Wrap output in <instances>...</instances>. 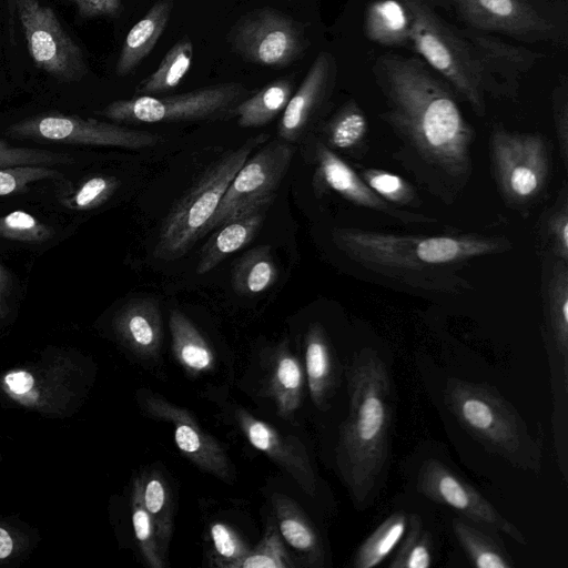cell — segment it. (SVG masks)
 <instances>
[{
	"label": "cell",
	"mask_w": 568,
	"mask_h": 568,
	"mask_svg": "<svg viewBox=\"0 0 568 568\" xmlns=\"http://www.w3.org/2000/svg\"><path fill=\"white\" fill-rule=\"evenodd\" d=\"M479 526L465 517L453 519L454 535L469 562L478 568H511L514 562L505 548Z\"/></svg>",
	"instance_id": "4316f807"
},
{
	"label": "cell",
	"mask_w": 568,
	"mask_h": 568,
	"mask_svg": "<svg viewBox=\"0 0 568 568\" xmlns=\"http://www.w3.org/2000/svg\"><path fill=\"white\" fill-rule=\"evenodd\" d=\"M210 536L216 554V565L220 567L236 568L237 564L250 552L239 536L222 523L211 526Z\"/></svg>",
	"instance_id": "60d3db41"
},
{
	"label": "cell",
	"mask_w": 568,
	"mask_h": 568,
	"mask_svg": "<svg viewBox=\"0 0 568 568\" xmlns=\"http://www.w3.org/2000/svg\"><path fill=\"white\" fill-rule=\"evenodd\" d=\"M302 386L303 373L297 358L286 348L277 351L271 371L270 390L282 417H291L298 408Z\"/></svg>",
	"instance_id": "f546056e"
},
{
	"label": "cell",
	"mask_w": 568,
	"mask_h": 568,
	"mask_svg": "<svg viewBox=\"0 0 568 568\" xmlns=\"http://www.w3.org/2000/svg\"><path fill=\"white\" fill-rule=\"evenodd\" d=\"M272 504L284 540L313 567H322L325 560L323 541L306 515L292 499L273 494Z\"/></svg>",
	"instance_id": "7402d4cb"
},
{
	"label": "cell",
	"mask_w": 568,
	"mask_h": 568,
	"mask_svg": "<svg viewBox=\"0 0 568 568\" xmlns=\"http://www.w3.org/2000/svg\"><path fill=\"white\" fill-rule=\"evenodd\" d=\"M292 158L293 148L277 140L248 156L230 183L205 234L253 205L273 201Z\"/></svg>",
	"instance_id": "4fadbf2b"
},
{
	"label": "cell",
	"mask_w": 568,
	"mask_h": 568,
	"mask_svg": "<svg viewBox=\"0 0 568 568\" xmlns=\"http://www.w3.org/2000/svg\"><path fill=\"white\" fill-rule=\"evenodd\" d=\"M229 43L242 60L275 69L296 62L310 47L304 27L271 7L240 18L229 33Z\"/></svg>",
	"instance_id": "9c48e42d"
},
{
	"label": "cell",
	"mask_w": 568,
	"mask_h": 568,
	"mask_svg": "<svg viewBox=\"0 0 568 568\" xmlns=\"http://www.w3.org/2000/svg\"><path fill=\"white\" fill-rule=\"evenodd\" d=\"M417 489L426 498L446 505L462 517L508 535L525 545L526 537L504 517L476 488L437 459H427L419 468Z\"/></svg>",
	"instance_id": "5bb4252c"
},
{
	"label": "cell",
	"mask_w": 568,
	"mask_h": 568,
	"mask_svg": "<svg viewBox=\"0 0 568 568\" xmlns=\"http://www.w3.org/2000/svg\"><path fill=\"white\" fill-rule=\"evenodd\" d=\"M471 44L479 62L487 93L515 98L520 78L542 58V54L523 45L510 44L490 33L468 27L460 28Z\"/></svg>",
	"instance_id": "9a60e30c"
},
{
	"label": "cell",
	"mask_w": 568,
	"mask_h": 568,
	"mask_svg": "<svg viewBox=\"0 0 568 568\" xmlns=\"http://www.w3.org/2000/svg\"><path fill=\"white\" fill-rule=\"evenodd\" d=\"M347 390L336 465L355 506L364 508L376 497L388 460L394 410L388 371L374 349L364 348L352 359Z\"/></svg>",
	"instance_id": "7a4b0ae2"
},
{
	"label": "cell",
	"mask_w": 568,
	"mask_h": 568,
	"mask_svg": "<svg viewBox=\"0 0 568 568\" xmlns=\"http://www.w3.org/2000/svg\"><path fill=\"white\" fill-rule=\"evenodd\" d=\"M453 13L465 27L500 33L526 43L566 45L565 0H429Z\"/></svg>",
	"instance_id": "52a82bcc"
},
{
	"label": "cell",
	"mask_w": 568,
	"mask_h": 568,
	"mask_svg": "<svg viewBox=\"0 0 568 568\" xmlns=\"http://www.w3.org/2000/svg\"><path fill=\"white\" fill-rule=\"evenodd\" d=\"M77 7L81 18L115 17L122 10L121 0H68Z\"/></svg>",
	"instance_id": "f6af8a7d"
},
{
	"label": "cell",
	"mask_w": 568,
	"mask_h": 568,
	"mask_svg": "<svg viewBox=\"0 0 568 568\" xmlns=\"http://www.w3.org/2000/svg\"><path fill=\"white\" fill-rule=\"evenodd\" d=\"M173 9V0L156 1L128 32L115 65L120 77L128 75L155 48L166 29Z\"/></svg>",
	"instance_id": "44dd1931"
},
{
	"label": "cell",
	"mask_w": 568,
	"mask_h": 568,
	"mask_svg": "<svg viewBox=\"0 0 568 568\" xmlns=\"http://www.w3.org/2000/svg\"><path fill=\"white\" fill-rule=\"evenodd\" d=\"M193 42L185 36L162 58L159 67L135 88V95H158L175 89L191 69Z\"/></svg>",
	"instance_id": "83f0119b"
},
{
	"label": "cell",
	"mask_w": 568,
	"mask_h": 568,
	"mask_svg": "<svg viewBox=\"0 0 568 568\" xmlns=\"http://www.w3.org/2000/svg\"><path fill=\"white\" fill-rule=\"evenodd\" d=\"M548 316L552 341L562 363L568 356V276L565 265L554 272L548 298Z\"/></svg>",
	"instance_id": "d6a6232c"
},
{
	"label": "cell",
	"mask_w": 568,
	"mask_h": 568,
	"mask_svg": "<svg viewBox=\"0 0 568 568\" xmlns=\"http://www.w3.org/2000/svg\"><path fill=\"white\" fill-rule=\"evenodd\" d=\"M235 417L250 443L288 473L302 490L313 497L316 493V476L304 445L296 437L278 433L244 409H237Z\"/></svg>",
	"instance_id": "e0dca14e"
},
{
	"label": "cell",
	"mask_w": 568,
	"mask_h": 568,
	"mask_svg": "<svg viewBox=\"0 0 568 568\" xmlns=\"http://www.w3.org/2000/svg\"><path fill=\"white\" fill-rule=\"evenodd\" d=\"M143 504L154 523L158 538L164 551L172 534L173 508L168 487L156 474H153L143 484Z\"/></svg>",
	"instance_id": "d590c367"
},
{
	"label": "cell",
	"mask_w": 568,
	"mask_h": 568,
	"mask_svg": "<svg viewBox=\"0 0 568 568\" xmlns=\"http://www.w3.org/2000/svg\"><path fill=\"white\" fill-rule=\"evenodd\" d=\"M142 405L152 416L174 425L175 443L189 459L201 469L230 481L231 465L225 452L187 410L150 392H142Z\"/></svg>",
	"instance_id": "2e32d148"
},
{
	"label": "cell",
	"mask_w": 568,
	"mask_h": 568,
	"mask_svg": "<svg viewBox=\"0 0 568 568\" xmlns=\"http://www.w3.org/2000/svg\"><path fill=\"white\" fill-rule=\"evenodd\" d=\"M53 230L23 211L0 217V236L28 242H42L53 236Z\"/></svg>",
	"instance_id": "ab89813d"
},
{
	"label": "cell",
	"mask_w": 568,
	"mask_h": 568,
	"mask_svg": "<svg viewBox=\"0 0 568 568\" xmlns=\"http://www.w3.org/2000/svg\"><path fill=\"white\" fill-rule=\"evenodd\" d=\"M408 515L397 511L385 518L359 545L353 557L355 568H373L384 561L406 532Z\"/></svg>",
	"instance_id": "1f68e13d"
},
{
	"label": "cell",
	"mask_w": 568,
	"mask_h": 568,
	"mask_svg": "<svg viewBox=\"0 0 568 568\" xmlns=\"http://www.w3.org/2000/svg\"><path fill=\"white\" fill-rule=\"evenodd\" d=\"M277 268L268 245L257 246L240 257L232 271V286L243 295L260 294L277 280Z\"/></svg>",
	"instance_id": "4dcf8cb0"
},
{
	"label": "cell",
	"mask_w": 568,
	"mask_h": 568,
	"mask_svg": "<svg viewBox=\"0 0 568 568\" xmlns=\"http://www.w3.org/2000/svg\"><path fill=\"white\" fill-rule=\"evenodd\" d=\"M285 1H302V0H285Z\"/></svg>",
	"instance_id": "f5cc1de1"
},
{
	"label": "cell",
	"mask_w": 568,
	"mask_h": 568,
	"mask_svg": "<svg viewBox=\"0 0 568 568\" xmlns=\"http://www.w3.org/2000/svg\"><path fill=\"white\" fill-rule=\"evenodd\" d=\"M273 201L253 205L222 223L201 251L197 274H205L248 244L261 229Z\"/></svg>",
	"instance_id": "ffe728a7"
},
{
	"label": "cell",
	"mask_w": 568,
	"mask_h": 568,
	"mask_svg": "<svg viewBox=\"0 0 568 568\" xmlns=\"http://www.w3.org/2000/svg\"><path fill=\"white\" fill-rule=\"evenodd\" d=\"M366 131L365 114L355 103H348L328 123L326 134L334 148L349 149L365 136Z\"/></svg>",
	"instance_id": "8d00e7d4"
},
{
	"label": "cell",
	"mask_w": 568,
	"mask_h": 568,
	"mask_svg": "<svg viewBox=\"0 0 568 568\" xmlns=\"http://www.w3.org/2000/svg\"><path fill=\"white\" fill-rule=\"evenodd\" d=\"M247 97L243 84L226 82L174 95H134L111 102L100 113L131 123L213 121L233 116L236 105Z\"/></svg>",
	"instance_id": "ba28073f"
},
{
	"label": "cell",
	"mask_w": 568,
	"mask_h": 568,
	"mask_svg": "<svg viewBox=\"0 0 568 568\" xmlns=\"http://www.w3.org/2000/svg\"><path fill=\"white\" fill-rule=\"evenodd\" d=\"M412 20L400 0H375L365 14L364 31L372 42L384 47L410 45Z\"/></svg>",
	"instance_id": "cb8c5ba5"
},
{
	"label": "cell",
	"mask_w": 568,
	"mask_h": 568,
	"mask_svg": "<svg viewBox=\"0 0 568 568\" xmlns=\"http://www.w3.org/2000/svg\"><path fill=\"white\" fill-rule=\"evenodd\" d=\"M268 136L261 133L248 138L204 172L166 216L153 252L156 258L172 261L182 257L205 235L206 226L233 178L253 150L263 145Z\"/></svg>",
	"instance_id": "8992f818"
},
{
	"label": "cell",
	"mask_w": 568,
	"mask_h": 568,
	"mask_svg": "<svg viewBox=\"0 0 568 568\" xmlns=\"http://www.w3.org/2000/svg\"><path fill=\"white\" fill-rule=\"evenodd\" d=\"M294 567L275 526L271 523L261 542L237 564L236 568Z\"/></svg>",
	"instance_id": "74e56055"
},
{
	"label": "cell",
	"mask_w": 568,
	"mask_h": 568,
	"mask_svg": "<svg viewBox=\"0 0 568 568\" xmlns=\"http://www.w3.org/2000/svg\"><path fill=\"white\" fill-rule=\"evenodd\" d=\"M7 288V276L2 267L0 266V303L3 298V293Z\"/></svg>",
	"instance_id": "f907efd6"
},
{
	"label": "cell",
	"mask_w": 568,
	"mask_h": 568,
	"mask_svg": "<svg viewBox=\"0 0 568 568\" xmlns=\"http://www.w3.org/2000/svg\"><path fill=\"white\" fill-rule=\"evenodd\" d=\"M549 233L557 253L566 261L568 257V216L566 209L551 217Z\"/></svg>",
	"instance_id": "7dc6e473"
},
{
	"label": "cell",
	"mask_w": 568,
	"mask_h": 568,
	"mask_svg": "<svg viewBox=\"0 0 568 568\" xmlns=\"http://www.w3.org/2000/svg\"><path fill=\"white\" fill-rule=\"evenodd\" d=\"M14 3L18 2V1H32V2H39V0H13Z\"/></svg>",
	"instance_id": "816d5d0a"
},
{
	"label": "cell",
	"mask_w": 568,
	"mask_h": 568,
	"mask_svg": "<svg viewBox=\"0 0 568 568\" xmlns=\"http://www.w3.org/2000/svg\"><path fill=\"white\" fill-rule=\"evenodd\" d=\"M74 162L75 159L67 153L13 146L0 139V169L20 165H69Z\"/></svg>",
	"instance_id": "f35d334b"
},
{
	"label": "cell",
	"mask_w": 568,
	"mask_h": 568,
	"mask_svg": "<svg viewBox=\"0 0 568 568\" xmlns=\"http://www.w3.org/2000/svg\"><path fill=\"white\" fill-rule=\"evenodd\" d=\"M292 94V79L277 78L241 101L234 109L233 115L237 116V124L241 128L265 125L284 111Z\"/></svg>",
	"instance_id": "484cf974"
},
{
	"label": "cell",
	"mask_w": 568,
	"mask_h": 568,
	"mask_svg": "<svg viewBox=\"0 0 568 568\" xmlns=\"http://www.w3.org/2000/svg\"><path fill=\"white\" fill-rule=\"evenodd\" d=\"M336 74L334 57L329 52H321L282 113L277 130L281 140L293 142L302 135L311 119L329 97Z\"/></svg>",
	"instance_id": "ac0fdd59"
},
{
	"label": "cell",
	"mask_w": 568,
	"mask_h": 568,
	"mask_svg": "<svg viewBox=\"0 0 568 568\" xmlns=\"http://www.w3.org/2000/svg\"><path fill=\"white\" fill-rule=\"evenodd\" d=\"M433 562L432 537L417 515L408 516L400 545L389 564L390 568H428Z\"/></svg>",
	"instance_id": "836d02e7"
},
{
	"label": "cell",
	"mask_w": 568,
	"mask_h": 568,
	"mask_svg": "<svg viewBox=\"0 0 568 568\" xmlns=\"http://www.w3.org/2000/svg\"><path fill=\"white\" fill-rule=\"evenodd\" d=\"M6 384L16 394H26L34 385L33 376L28 372H13L4 377Z\"/></svg>",
	"instance_id": "c3c4849f"
},
{
	"label": "cell",
	"mask_w": 568,
	"mask_h": 568,
	"mask_svg": "<svg viewBox=\"0 0 568 568\" xmlns=\"http://www.w3.org/2000/svg\"><path fill=\"white\" fill-rule=\"evenodd\" d=\"M385 95L384 116L430 164L460 176L469 169L473 130L452 85L420 58L386 53L373 65Z\"/></svg>",
	"instance_id": "6da1fadb"
},
{
	"label": "cell",
	"mask_w": 568,
	"mask_h": 568,
	"mask_svg": "<svg viewBox=\"0 0 568 568\" xmlns=\"http://www.w3.org/2000/svg\"><path fill=\"white\" fill-rule=\"evenodd\" d=\"M554 111L556 123L559 130V138L562 142L564 154H566L567 145V123H568V104H567V80L562 79L560 84L552 93Z\"/></svg>",
	"instance_id": "bcb514c9"
},
{
	"label": "cell",
	"mask_w": 568,
	"mask_h": 568,
	"mask_svg": "<svg viewBox=\"0 0 568 568\" xmlns=\"http://www.w3.org/2000/svg\"><path fill=\"white\" fill-rule=\"evenodd\" d=\"M169 327L174 355L185 368L192 372H203L212 367L214 356L211 347L183 313L171 310Z\"/></svg>",
	"instance_id": "f1b7e54d"
},
{
	"label": "cell",
	"mask_w": 568,
	"mask_h": 568,
	"mask_svg": "<svg viewBox=\"0 0 568 568\" xmlns=\"http://www.w3.org/2000/svg\"><path fill=\"white\" fill-rule=\"evenodd\" d=\"M132 525L135 538L139 542L142 555L149 566L162 568V546L158 538L154 523L143 504V480L138 478L134 481L132 493Z\"/></svg>",
	"instance_id": "e575fe53"
},
{
	"label": "cell",
	"mask_w": 568,
	"mask_h": 568,
	"mask_svg": "<svg viewBox=\"0 0 568 568\" xmlns=\"http://www.w3.org/2000/svg\"><path fill=\"white\" fill-rule=\"evenodd\" d=\"M410 20V45L419 58L481 114L486 82L469 41L459 27L438 14L429 0H400Z\"/></svg>",
	"instance_id": "5b68a950"
},
{
	"label": "cell",
	"mask_w": 568,
	"mask_h": 568,
	"mask_svg": "<svg viewBox=\"0 0 568 568\" xmlns=\"http://www.w3.org/2000/svg\"><path fill=\"white\" fill-rule=\"evenodd\" d=\"M17 139L45 140L72 144L144 149L162 136L113 123L59 113L41 114L14 123L7 130Z\"/></svg>",
	"instance_id": "7c38bea8"
},
{
	"label": "cell",
	"mask_w": 568,
	"mask_h": 568,
	"mask_svg": "<svg viewBox=\"0 0 568 568\" xmlns=\"http://www.w3.org/2000/svg\"><path fill=\"white\" fill-rule=\"evenodd\" d=\"M316 160L318 172L323 181L335 192L348 201L371 210L384 212L400 220L427 221L425 216H418L393 209L377 195L366 182L324 144L316 146Z\"/></svg>",
	"instance_id": "d6986e66"
},
{
	"label": "cell",
	"mask_w": 568,
	"mask_h": 568,
	"mask_svg": "<svg viewBox=\"0 0 568 568\" xmlns=\"http://www.w3.org/2000/svg\"><path fill=\"white\" fill-rule=\"evenodd\" d=\"M118 328L139 353L154 355L162 338L159 304L150 297L131 301L118 316Z\"/></svg>",
	"instance_id": "603a6c76"
},
{
	"label": "cell",
	"mask_w": 568,
	"mask_h": 568,
	"mask_svg": "<svg viewBox=\"0 0 568 568\" xmlns=\"http://www.w3.org/2000/svg\"><path fill=\"white\" fill-rule=\"evenodd\" d=\"M13 550V541L10 534L0 527V559L9 557Z\"/></svg>",
	"instance_id": "681fc988"
},
{
	"label": "cell",
	"mask_w": 568,
	"mask_h": 568,
	"mask_svg": "<svg viewBox=\"0 0 568 568\" xmlns=\"http://www.w3.org/2000/svg\"><path fill=\"white\" fill-rule=\"evenodd\" d=\"M119 182L110 176L88 180L75 193L73 203L79 210H88L104 202L116 189Z\"/></svg>",
	"instance_id": "ee69618b"
},
{
	"label": "cell",
	"mask_w": 568,
	"mask_h": 568,
	"mask_svg": "<svg viewBox=\"0 0 568 568\" xmlns=\"http://www.w3.org/2000/svg\"><path fill=\"white\" fill-rule=\"evenodd\" d=\"M363 180L382 199L398 204H408L414 201L412 187L396 174L382 170H366Z\"/></svg>",
	"instance_id": "b9f144b4"
},
{
	"label": "cell",
	"mask_w": 568,
	"mask_h": 568,
	"mask_svg": "<svg viewBox=\"0 0 568 568\" xmlns=\"http://www.w3.org/2000/svg\"><path fill=\"white\" fill-rule=\"evenodd\" d=\"M491 159L497 182L507 199L524 203L544 189L549 160L540 135L496 129L491 135Z\"/></svg>",
	"instance_id": "8fae6325"
},
{
	"label": "cell",
	"mask_w": 568,
	"mask_h": 568,
	"mask_svg": "<svg viewBox=\"0 0 568 568\" xmlns=\"http://www.w3.org/2000/svg\"><path fill=\"white\" fill-rule=\"evenodd\" d=\"M333 241L352 258L389 271H434L436 266L465 262L496 252L497 239L459 236H410L337 229Z\"/></svg>",
	"instance_id": "277c9868"
},
{
	"label": "cell",
	"mask_w": 568,
	"mask_h": 568,
	"mask_svg": "<svg viewBox=\"0 0 568 568\" xmlns=\"http://www.w3.org/2000/svg\"><path fill=\"white\" fill-rule=\"evenodd\" d=\"M445 403L463 428L511 465L539 471L541 450L517 409L489 385L449 378Z\"/></svg>",
	"instance_id": "3957f363"
},
{
	"label": "cell",
	"mask_w": 568,
	"mask_h": 568,
	"mask_svg": "<svg viewBox=\"0 0 568 568\" xmlns=\"http://www.w3.org/2000/svg\"><path fill=\"white\" fill-rule=\"evenodd\" d=\"M61 176L60 171L44 165H20L0 169V196L22 191L28 184Z\"/></svg>",
	"instance_id": "7bdbcfd3"
},
{
	"label": "cell",
	"mask_w": 568,
	"mask_h": 568,
	"mask_svg": "<svg viewBox=\"0 0 568 568\" xmlns=\"http://www.w3.org/2000/svg\"><path fill=\"white\" fill-rule=\"evenodd\" d=\"M307 384L314 404L323 409L334 393L336 366L323 328L313 324L306 335Z\"/></svg>",
	"instance_id": "d4e9b609"
},
{
	"label": "cell",
	"mask_w": 568,
	"mask_h": 568,
	"mask_svg": "<svg viewBox=\"0 0 568 568\" xmlns=\"http://www.w3.org/2000/svg\"><path fill=\"white\" fill-rule=\"evenodd\" d=\"M16 7L34 64L59 82L81 81L89 73L88 63L54 11L32 1H18Z\"/></svg>",
	"instance_id": "30bf717a"
}]
</instances>
